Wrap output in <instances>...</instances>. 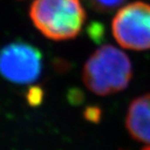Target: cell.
I'll use <instances>...</instances> for the list:
<instances>
[{
    "label": "cell",
    "mask_w": 150,
    "mask_h": 150,
    "mask_svg": "<svg viewBox=\"0 0 150 150\" xmlns=\"http://www.w3.org/2000/svg\"><path fill=\"white\" fill-rule=\"evenodd\" d=\"M29 17L45 37L64 41L79 35L86 21V12L80 0H34Z\"/></svg>",
    "instance_id": "obj_2"
},
{
    "label": "cell",
    "mask_w": 150,
    "mask_h": 150,
    "mask_svg": "<svg viewBox=\"0 0 150 150\" xmlns=\"http://www.w3.org/2000/svg\"><path fill=\"white\" fill-rule=\"evenodd\" d=\"M126 128L134 139L150 145V94L137 97L130 103Z\"/></svg>",
    "instance_id": "obj_5"
},
{
    "label": "cell",
    "mask_w": 150,
    "mask_h": 150,
    "mask_svg": "<svg viewBox=\"0 0 150 150\" xmlns=\"http://www.w3.org/2000/svg\"><path fill=\"white\" fill-rule=\"evenodd\" d=\"M142 150H150V145H148V146H146V147H144Z\"/></svg>",
    "instance_id": "obj_9"
},
{
    "label": "cell",
    "mask_w": 150,
    "mask_h": 150,
    "mask_svg": "<svg viewBox=\"0 0 150 150\" xmlns=\"http://www.w3.org/2000/svg\"><path fill=\"white\" fill-rule=\"evenodd\" d=\"M43 98V92L39 88H31L29 89L28 94V100L32 105H37L42 100Z\"/></svg>",
    "instance_id": "obj_7"
},
{
    "label": "cell",
    "mask_w": 150,
    "mask_h": 150,
    "mask_svg": "<svg viewBox=\"0 0 150 150\" xmlns=\"http://www.w3.org/2000/svg\"><path fill=\"white\" fill-rule=\"evenodd\" d=\"M85 117L86 119L90 120L92 122H96L100 119V108L98 107H94V106H91V107H88L86 110V113H85Z\"/></svg>",
    "instance_id": "obj_8"
},
{
    "label": "cell",
    "mask_w": 150,
    "mask_h": 150,
    "mask_svg": "<svg viewBox=\"0 0 150 150\" xmlns=\"http://www.w3.org/2000/svg\"><path fill=\"white\" fill-rule=\"evenodd\" d=\"M112 33L123 48L150 49V4L137 1L120 9L113 18Z\"/></svg>",
    "instance_id": "obj_3"
},
{
    "label": "cell",
    "mask_w": 150,
    "mask_h": 150,
    "mask_svg": "<svg viewBox=\"0 0 150 150\" xmlns=\"http://www.w3.org/2000/svg\"><path fill=\"white\" fill-rule=\"evenodd\" d=\"M42 54L36 47L18 41L0 50V75L15 84H30L42 72Z\"/></svg>",
    "instance_id": "obj_4"
},
{
    "label": "cell",
    "mask_w": 150,
    "mask_h": 150,
    "mask_svg": "<svg viewBox=\"0 0 150 150\" xmlns=\"http://www.w3.org/2000/svg\"><path fill=\"white\" fill-rule=\"evenodd\" d=\"M90 7L100 13H109L120 7L126 0H85Z\"/></svg>",
    "instance_id": "obj_6"
},
{
    "label": "cell",
    "mask_w": 150,
    "mask_h": 150,
    "mask_svg": "<svg viewBox=\"0 0 150 150\" xmlns=\"http://www.w3.org/2000/svg\"><path fill=\"white\" fill-rule=\"evenodd\" d=\"M133 77V65L126 54L112 45L100 47L84 64L85 86L98 96H109L126 89Z\"/></svg>",
    "instance_id": "obj_1"
}]
</instances>
